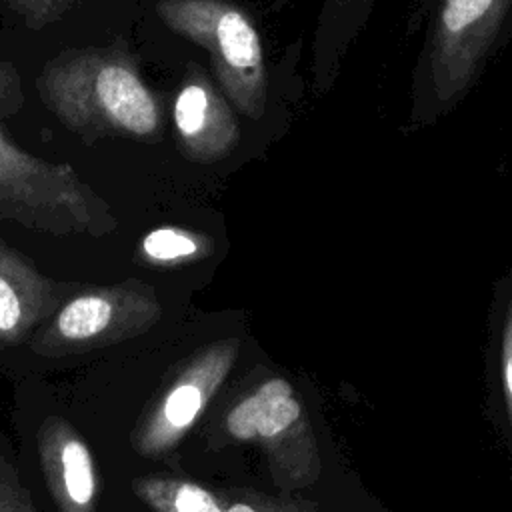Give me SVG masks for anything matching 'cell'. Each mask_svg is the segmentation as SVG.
<instances>
[{"label":"cell","instance_id":"cell-19","mask_svg":"<svg viewBox=\"0 0 512 512\" xmlns=\"http://www.w3.org/2000/svg\"><path fill=\"white\" fill-rule=\"evenodd\" d=\"M436 0H412L408 18H406V36H412L414 32L420 30V26H424V20L428 16V12L432 10Z\"/></svg>","mask_w":512,"mask_h":512},{"label":"cell","instance_id":"cell-3","mask_svg":"<svg viewBox=\"0 0 512 512\" xmlns=\"http://www.w3.org/2000/svg\"><path fill=\"white\" fill-rule=\"evenodd\" d=\"M158 18L210 56L216 82L238 114L260 120L268 106L270 74L252 14L238 0H156Z\"/></svg>","mask_w":512,"mask_h":512},{"label":"cell","instance_id":"cell-9","mask_svg":"<svg viewBox=\"0 0 512 512\" xmlns=\"http://www.w3.org/2000/svg\"><path fill=\"white\" fill-rule=\"evenodd\" d=\"M36 438L44 480L58 512H96V468L76 428L62 416H48Z\"/></svg>","mask_w":512,"mask_h":512},{"label":"cell","instance_id":"cell-11","mask_svg":"<svg viewBox=\"0 0 512 512\" xmlns=\"http://www.w3.org/2000/svg\"><path fill=\"white\" fill-rule=\"evenodd\" d=\"M376 0H320L312 42V88L324 96L338 80L342 62L366 28Z\"/></svg>","mask_w":512,"mask_h":512},{"label":"cell","instance_id":"cell-5","mask_svg":"<svg viewBox=\"0 0 512 512\" xmlns=\"http://www.w3.org/2000/svg\"><path fill=\"white\" fill-rule=\"evenodd\" d=\"M162 316L156 290L140 280L86 288L70 296L36 332L30 348L58 358L112 346L150 330Z\"/></svg>","mask_w":512,"mask_h":512},{"label":"cell","instance_id":"cell-4","mask_svg":"<svg viewBox=\"0 0 512 512\" xmlns=\"http://www.w3.org/2000/svg\"><path fill=\"white\" fill-rule=\"evenodd\" d=\"M0 218L54 236H104L118 220L70 164L36 158L0 128Z\"/></svg>","mask_w":512,"mask_h":512},{"label":"cell","instance_id":"cell-15","mask_svg":"<svg viewBox=\"0 0 512 512\" xmlns=\"http://www.w3.org/2000/svg\"><path fill=\"white\" fill-rule=\"evenodd\" d=\"M220 498L226 512H314L302 502L276 498L252 488H232L222 492Z\"/></svg>","mask_w":512,"mask_h":512},{"label":"cell","instance_id":"cell-1","mask_svg":"<svg viewBox=\"0 0 512 512\" xmlns=\"http://www.w3.org/2000/svg\"><path fill=\"white\" fill-rule=\"evenodd\" d=\"M510 36L512 0H436L424 20L400 132H422L452 114Z\"/></svg>","mask_w":512,"mask_h":512},{"label":"cell","instance_id":"cell-16","mask_svg":"<svg viewBox=\"0 0 512 512\" xmlns=\"http://www.w3.org/2000/svg\"><path fill=\"white\" fill-rule=\"evenodd\" d=\"M0 512H36L14 466L0 452Z\"/></svg>","mask_w":512,"mask_h":512},{"label":"cell","instance_id":"cell-6","mask_svg":"<svg viewBox=\"0 0 512 512\" xmlns=\"http://www.w3.org/2000/svg\"><path fill=\"white\" fill-rule=\"evenodd\" d=\"M224 430L238 442L260 444L282 488L308 484L318 474V452L304 408L292 384L280 376L234 402L224 416Z\"/></svg>","mask_w":512,"mask_h":512},{"label":"cell","instance_id":"cell-13","mask_svg":"<svg viewBox=\"0 0 512 512\" xmlns=\"http://www.w3.org/2000/svg\"><path fill=\"white\" fill-rule=\"evenodd\" d=\"M214 252V240L202 232L178 228V226H162L150 230L140 246L138 258L146 262V266H182L208 258Z\"/></svg>","mask_w":512,"mask_h":512},{"label":"cell","instance_id":"cell-2","mask_svg":"<svg viewBox=\"0 0 512 512\" xmlns=\"http://www.w3.org/2000/svg\"><path fill=\"white\" fill-rule=\"evenodd\" d=\"M34 84L46 108L86 140H146L162 130L156 96L124 50H66L42 68Z\"/></svg>","mask_w":512,"mask_h":512},{"label":"cell","instance_id":"cell-18","mask_svg":"<svg viewBox=\"0 0 512 512\" xmlns=\"http://www.w3.org/2000/svg\"><path fill=\"white\" fill-rule=\"evenodd\" d=\"M500 372H502V390L512 422V306L508 310L502 334V354H500Z\"/></svg>","mask_w":512,"mask_h":512},{"label":"cell","instance_id":"cell-17","mask_svg":"<svg viewBox=\"0 0 512 512\" xmlns=\"http://www.w3.org/2000/svg\"><path fill=\"white\" fill-rule=\"evenodd\" d=\"M26 98L20 74L16 68L0 58V112L2 114H16L22 110Z\"/></svg>","mask_w":512,"mask_h":512},{"label":"cell","instance_id":"cell-10","mask_svg":"<svg viewBox=\"0 0 512 512\" xmlns=\"http://www.w3.org/2000/svg\"><path fill=\"white\" fill-rule=\"evenodd\" d=\"M64 284L0 240V344L16 346L60 306Z\"/></svg>","mask_w":512,"mask_h":512},{"label":"cell","instance_id":"cell-14","mask_svg":"<svg viewBox=\"0 0 512 512\" xmlns=\"http://www.w3.org/2000/svg\"><path fill=\"white\" fill-rule=\"evenodd\" d=\"M84 0H0V8L28 30H44L66 18Z\"/></svg>","mask_w":512,"mask_h":512},{"label":"cell","instance_id":"cell-8","mask_svg":"<svg viewBox=\"0 0 512 512\" xmlns=\"http://www.w3.org/2000/svg\"><path fill=\"white\" fill-rule=\"evenodd\" d=\"M174 128L180 152L194 162H216L238 144V122L230 102L204 72L192 70L174 100Z\"/></svg>","mask_w":512,"mask_h":512},{"label":"cell","instance_id":"cell-7","mask_svg":"<svg viewBox=\"0 0 512 512\" xmlns=\"http://www.w3.org/2000/svg\"><path fill=\"white\" fill-rule=\"evenodd\" d=\"M238 350V338H224L188 358L138 420L132 448L144 458H160L180 444L234 368Z\"/></svg>","mask_w":512,"mask_h":512},{"label":"cell","instance_id":"cell-12","mask_svg":"<svg viewBox=\"0 0 512 512\" xmlns=\"http://www.w3.org/2000/svg\"><path fill=\"white\" fill-rule=\"evenodd\" d=\"M134 494L154 512H226L220 494L170 476H140L132 480Z\"/></svg>","mask_w":512,"mask_h":512}]
</instances>
